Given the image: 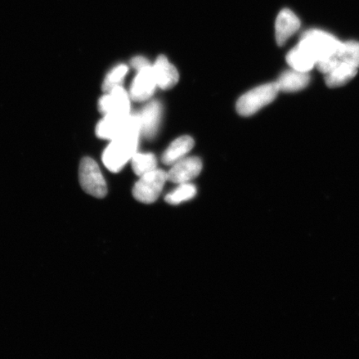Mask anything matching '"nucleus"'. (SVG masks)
I'll list each match as a JSON object with an SVG mask.
<instances>
[{
  "label": "nucleus",
  "mask_w": 359,
  "mask_h": 359,
  "mask_svg": "<svg viewBox=\"0 0 359 359\" xmlns=\"http://www.w3.org/2000/svg\"><path fill=\"white\" fill-rule=\"evenodd\" d=\"M140 133L132 132L114 139L102 154V163L110 172L116 173L136 154Z\"/></svg>",
  "instance_id": "nucleus-1"
},
{
  "label": "nucleus",
  "mask_w": 359,
  "mask_h": 359,
  "mask_svg": "<svg viewBox=\"0 0 359 359\" xmlns=\"http://www.w3.org/2000/svg\"><path fill=\"white\" fill-rule=\"evenodd\" d=\"M132 132L141 133L137 114H106L96 127L97 136L110 141Z\"/></svg>",
  "instance_id": "nucleus-2"
},
{
  "label": "nucleus",
  "mask_w": 359,
  "mask_h": 359,
  "mask_svg": "<svg viewBox=\"0 0 359 359\" xmlns=\"http://www.w3.org/2000/svg\"><path fill=\"white\" fill-rule=\"evenodd\" d=\"M299 43L311 53L317 62L335 55L342 43L333 34L320 29L304 33Z\"/></svg>",
  "instance_id": "nucleus-3"
},
{
  "label": "nucleus",
  "mask_w": 359,
  "mask_h": 359,
  "mask_svg": "<svg viewBox=\"0 0 359 359\" xmlns=\"http://www.w3.org/2000/svg\"><path fill=\"white\" fill-rule=\"evenodd\" d=\"M279 92L276 82L264 84L250 90L237 101L236 111L241 116H252L275 100Z\"/></svg>",
  "instance_id": "nucleus-4"
},
{
  "label": "nucleus",
  "mask_w": 359,
  "mask_h": 359,
  "mask_svg": "<svg viewBox=\"0 0 359 359\" xmlns=\"http://www.w3.org/2000/svg\"><path fill=\"white\" fill-rule=\"evenodd\" d=\"M167 181H168V172H164L163 170L156 168L151 172L143 175L133 187L134 198L142 203H154L158 199Z\"/></svg>",
  "instance_id": "nucleus-5"
},
{
  "label": "nucleus",
  "mask_w": 359,
  "mask_h": 359,
  "mask_svg": "<svg viewBox=\"0 0 359 359\" xmlns=\"http://www.w3.org/2000/svg\"><path fill=\"white\" fill-rule=\"evenodd\" d=\"M79 182L83 190L88 195L103 198L107 194L104 177L95 161L84 157L79 167Z\"/></svg>",
  "instance_id": "nucleus-6"
},
{
  "label": "nucleus",
  "mask_w": 359,
  "mask_h": 359,
  "mask_svg": "<svg viewBox=\"0 0 359 359\" xmlns=\"http://www.w3.org/2000/svg\"><path fill=\"white\" fill-rule=\"evenodd\" d=\"M129 94L123 88L118 86L105 93L100 102L98 109L103 115L106 114H129L131 109Z\"/></svg>",
  "instance_id": "nucleus-7"
},
{
  "label": "nucleus",
  "mask_w": 359,
  "mask_h": 359,
  "mask_svg": "<svg viewBox=\"0 0 359 359\" xmlns=\"http://www.w3.org/2000/svg\"><path fill=\"white\" fill-rule=\"evenodd\" d=\"M157 87L152 65L137 72L130 88L129 96L134 102L150 100Z\"/></svg>",
  "instance_id": "nucleus-8"
},
{
  "label": "nucleus",
  "mask_w": 359,
  "mask_h": 359,
  "mask_svg": "<svg viewBox=\"0 0 359 359\" xmlns=\"http://www.w3.org/2000/svg\"><path fill=\"white\" fill-rule=\"evenodd\" d=\"M202 170V163L199 157H184L172 165L168 172V181L175 184L190 182L198 177Z\"/></svg>",
  "instance_id": "nucleus-9"
},
{
  "label": "nucleus",
  "mask_w": 359,
  "mask_h": 359,
  "mask_svg": "<svg viewBox=\"0 0 359 359\" xmlns=\"http://www.w3.org/2000/svg\"><path fill=\"white\" fill-rule=\"evenodd\" d=\"M163 106L158 101H151L143 107L141 112L137 114L140 121L141 134L148 139L155 137L158 130Z\"/></svg>",
  "instance_id": "nucleus-10"
},
{
  "label": "nucleus",
  "mask_w": 359,
  "mask_h": 359,
  "mask_svg": "<svg viewBox=\"0 0 359 359\" xmlns=\"http://www.w3.org/2000/svg\"><path fill=\"white\" fill-rule=\"evenodd\" d=\"M300 28V20L293 11L284 8L278 15L276 21V39L277 44L283 46L292 35Z\"/></svg>",
  "instance_id": "nucleus-11"
},
{
  "label": "nucleus",
  "mask_w": 359,
  "mask_h": 359,
  "mask_svg": "<svg viewBox=\"0 0 359 359\" xmlns=\"http://www.w3.org/2000/svg\"><path fill=\"white\" fill-rule=\"evenodd\" d=\"M152 70L156 79L157 87L163 90H168L175 87L179 81L178 71L174 65L170 64L168 57L160 55L156 58Z\"/></svg>",
  "instance_id": "nucleus-12"
},
{
  "label": "nucleus",
  "mask_w": 359,
  "mask_h": 359,
  "mask_svg": "<svg viewBox=\"0 0 359 359\" xmlns=\"http://www.w3.org/2000/svg\"><path fill=\"white\" fill-rule=\"evenodd\" d=\"M311 82V75L304 72L292 69L284 72L276 81L280 92L294 93L302 91Z\"/></svg>",
  "instance_id": "nucleus-13"
},
{
  "label": "nucleus",
  "mask_w": 359,
  "mask_h": 359,
  "mask_svg": "<svg viewBox=\"0 0 359 359\" xmlns=\"http://www.w3.org/2000/svg\"><path fill=\"white\" fill-rule=\"evenodd\" d=\"M286 62L292 69L304 73H309L317 64L316 58L299 43L288 53Z\"/></svg>",
  "instance_id": "nucleus-14"
},
{
  "label": "nucleus",
  "mask_w": 359,
  "mask_h": 359,
  "mask_svg": "<svg viewBox=\"0 0 359 359\" xmlns=\"http://www.w3.org/2000/svg\"><path fill=\"white\" fill-rule=\"evenodd\" d=\"M194 140L189 136L179 137L170 143L161 157V161L165 165H172L184 158L194 147Z\"/></svg>",
  "instance_id": "nucleus-15"
},
{
  "label": "nucleus",
  "mask_w": 359,
  "mask_h": 359,
  "mask_svg": "<svg viewBox=\"0 0 359 359\" xmlns=\"http://www.w3.org/2000/svg\"><path fill=\"white\" fill-rule=\"evenodd\" d=\"M357 73L356 67L340 62L338 66L325 74V83L330 88L342 87L355 77Z\"/></svg>",
  "instance_id": "nucleus-16"
},
{
  "label": "nucleus",
  "mask_w": 359,
  "mask_h": 359,
  "mask_svg": "<svg viewBox=\"0 0 359 359\" xmlns=\"http://www.w3.org/2000/svg\"><path fill=\"white\" fill-rule=\"evenodd\" d=\"M335 57L341 62L359 69V42L348 41L341 43Z\"/></svg>",
  "instance_id": "nucleus-17"
},
{
  "label": "nucleus",
  "mask_w": 359,
  "mask_h": 359,
  "mask_svg": "<svg viewBox=\"0 0 359 359\" xmlns=\"http://www.w3.org/2000/svg\"><path fill=\"white\" fill-rule=\"evenodd\" d=\"M196 193V187L192 184L189 182L179 184L177 189L165 196V201L170 205H177L194 198Z\"/></svg>",
  "instance_id": "nucleus-18"
},
{
  "label": "nucleus",
  "mask_w": 359,
  "mask_h": 359,
  "mask_svg": "<svg viewBox=\"0 0 359 359\" xmlns=\"http://www.w3.org/2000/svg\"><path fill=\"white\" fill-rule=\"evenodd\" d=\"M133 170L138 177H142L156 169L157 161L151 154H138L136 152L132 158Z\"/></svg>",
  "instance_id": "nucleus-19"
},
{
  "label": "nucleus",
  "mask_w": 359,
  "mask_h": 359,
  "mask_svg": "<svg viewBox=\"0 0 359 359\" xmlns=\"http://www.w3.org/2000/svg\"><path fill=\"white\" fill-rule=\"evenodd\" d=\"M128 73V67L120 65L111 69L107 75L102 83V91L105 93L111 91L112 89L122 86L126 75Z\"/></svg>",
  "instance_id": "nucleus-20"
},
{
  "label": "nucleus",
  "mask_w": 359,
  "mask_h": 359,
  "mask_svg": "<svg viewBox=\"0 0 359 359\" xmlns=\"http://www.w3.org/2000/svg\"><path fill=\"white\" fill-rule=\"evenodd\" d=\"M150 65L149 61L146 57L142 56L135 57L131 61V66L137 72Z\"/></svg>",
  "instance_id": "nucleus-21"
}]
</instances>
